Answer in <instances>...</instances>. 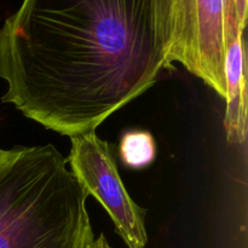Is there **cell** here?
<instances>
[{"mask_svg":"<svg viewBox=\"0 0 248 248\" xmlns=\"http://www.w3.org/2000/svg\"><path fill=\"white\" fill-rule=\"evenodd\" d=\"M119 154L123 164L128 169H144L155 160L156 143L150 132L128 131L121 137Z\"/></svg>","mask_w":248,"mask_h":248,"instance_id":"obj_6","label":"cell"},{"mask_svg":"<svg viewBox=\"0 0 248 248\" xmlns=\"http://www.w3.org/2000/svg\"><path fill=\"white\" fill-rule=\"evenodd\" d=\"M70 172L87 196L92 195L110 216L116 232L128 248H145L147 210L126 190L110 144L94 132L70 137Z\"/></svg>","mask_w":248,"mask_h":248,"instance_id":"obj_4","label":"cell"},{"mask_svg":"<svg viewBox=\"0 0 248 248\" xmlns=\"http://www.w3.org/2000/svg\"><path fill=\"white\" fill-rule=\"evenodd\" d=\"M160 0H22L0 27L1 101L61 136L94 132L170 69Z\"/></svg>","mask_w":248,"mask_h":248,"instance_id":"obj_1","label":"cell"},{"mask_svg":"<svg viewBox=\"0 0 248 248\" xmlns=\"http://www.w3.org/2000/svg\"><path fill=\"white\" fill-rule=\"evenodd\" d=\"M246 41L239 35L230 43L225 60L227 110L224 127L228 142L244 144L247 137V85Z\"/></svg>","mask_w":248,"mask_h":248,"instance_id":"obj_5","label":"cell"},{"mask_svg":"<svg viewBox=\"0 0 248 248\" xmlns=\"http://www.w3.org/2000/svg\"><path fill=\"white\" fill-rule=\"evenodd\" d=\"M52 144L12 148L0 165V248H96L87 194Z\"/></svg>","mask_w":248,"mask_h":248,"instance_id":"obj_2","label":"cell"},{"mask_svg":"<svg viewBox=\"0 0 248 248\" xmlns=\"http://www.w3.org/2000/svg\"><path fill=\"white\" fill-rule=\"evenodd\" d=\"M11 153H12V149L5 150V149H1V148H0V165L9 159L10 155H11Z\"/></svg>","mask_w":248,"mask_h":248,"instance_id":"obj_8","label":"cell"},{"mask_svg":"<svg viewBox=\"0 0 248 248\" xmlns=\"http://www.w3.org/2000/svg\"><path fill=\"white\" fill-rule=\"evenodd\" d=\"M169 31V61L181 63L222 98L230 43L244 35L234 0H160Z\"/></svg>","mask_w":248,"mask_h":248,"instance_id":"obj_3","label":"cell"},{"mask_svg":"<svg viewBox=\"0 0 248 248\" xmlns=\"http://www.w3.org/2000/svg\"><path fill=\"white\" fill-rule=\"evenodd\" d=\"M235 12H236V21L239 24V28L242 31L246 29L247 23V4L248 0H234Z\"/></svg>","mask_w":248,"mask_h":248,"instance_id":"obj_7","label":"cell"}]
</instances>
